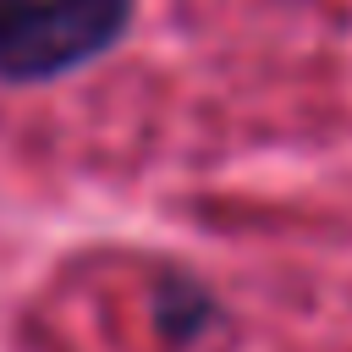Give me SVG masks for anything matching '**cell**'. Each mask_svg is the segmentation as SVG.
Wrapping results in <instances>:
<instances>
[{"label": "cell", "mask_w": 352, "mask_h": 352, "mask_svg": "<svg viewBox=\"0 0 352 352\" xmlns=\"http://www.w3.org/2000/svg\"><path fill=\"white\" fill-rule=\"evenodd\" d=\"M132 22V0H0V77L50 82L104 55Z\"/></svg>", "instance_id": "1"}, {"label": "cell", "mask_w": 352, "mask_h": 352, "mask_svg": "<svg viewBox=\"0 0 352 352\" xmlns=\"http://www.w3.org/2000/svg\"><path fill=\"white\" fill-rule=\"evenodd\" d=\"M154 319L170 341H192L209 319H214V302L192 286V280H165L160 297H154Z\"/></svg>", "instance_id": "2"}]
</instances>
